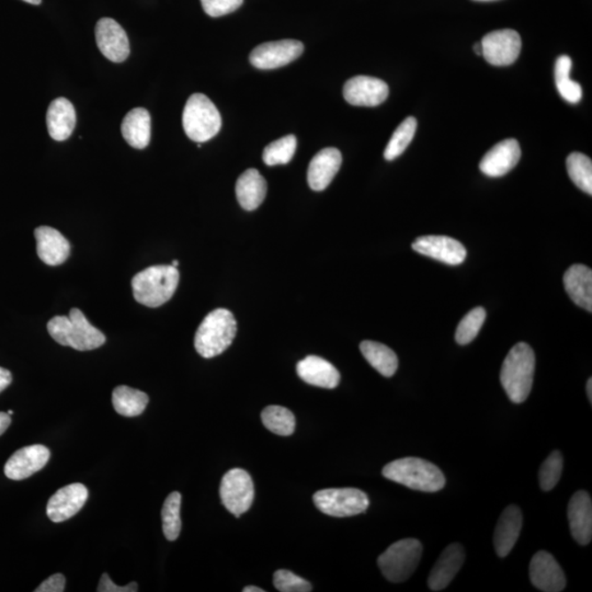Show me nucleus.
<instances>
[{
	"instance_id": "obj_16",
	"label": "nucleus",
	"mask_w": 592,
	"mask_h": 592,
	"mask_svg": "<svg viewBox=\"0 0 592 592\" xmlns=\"http://www.w3.org/2000/svg\"><path fill=\"white\" fill-rule=\"evenodd\" d=\"M51 453L48 448L35 444L13 453L4 465V475L9 479L22 480L36 473L48 464Z\"/></svg>"
},
{
	"instance_id": "obj_45",
	"label": "nucleus",
	"mask_w": 592,
	"mask_h": 592,
	"mask_svg": "<svg viewBox=\"0 0 592 592\" xmlns=\"http://www.w3.org/2000/svg\"><path fill=\"white\" fill-rule=\"evenodd\" d=\"M244 592H265V590L259 588V587L248 586L245 587L243 589Z\"/></svg>"
},
{
	"instance_id": "obj_30",
	"label": "nucleus",
	"mask_w": 592,
	"mask_h": 592,
	"mask_svg": "<svg viewBox=\"0 0 592 592\" xmlns=\"http://www.w3.org/2000/svg\"><path fill=\"white\" fill-rule=\"evenodd\" d=\"M148 401L146 393L126 386L115 387L113 393L114 410L126 417H136L144 413Z\"/></svg>"
},
{
	"instance_id": "obj_49",
	"label": "nucleus",
	"mask_w": 592,
	"mask_h": 592,
	"mask_svg": "<svg viewBox=\"0 0 592 592\" xmlns=\"http://www.w3.org/2000/svg\"><path fill=\"white\" fill-rule=\"evenodd\" d=\"M179 265V262L177 261H174L173 263H171V266L177 268Z\"/></svg>"
},
{
	"instance_id": "obj_22",
	"label": "nucleus",
	"mask_w": 592,
	"mask_h": 592,
	"mask_svg": "<svg viewBox=\"0 0 592 592\" xmlns=\"http://www.w3.org/2000/svg\"><path fill=\"white\" fill-rule=\"evenodd\" d=\"M36 253L46 265L59 266L67 261L71 245L58 230L50 226H40L35 230Z\"/></svg>"
},
{
	"instance_id": "obj_4",
	"label": "nucleus",
	"mask_w": 592,
	"mask_h": 592,
	"mask_svg": "<svg viewBox=\"0 0 592 592\" xmlns=\"http://www.w3.org/2000/svg\"><path fill=\"white\" fill-rule=\"evenodd\" d=\"M179 271L173 266H152L132 279L136 302L147 308H160L173 298L179 284Z\"/></svg>"
},
{
	"instance_id": "obj_11",
	"label": "nucleus",
	"mask_w": 592,
	"mask_h": 592,
	"mask_svg": "<svg viewBox=\"0 0 592 592\" xmlns=\"http://www.w3.org/2000/svg\"><path fill=\"white\" fill-rule=\"evenodd\" d=\"M304 45L296 40H281L258 45L253 50L249 61L258 69H276L285 66L302 55Z\"/></svg>"
},
{
	"instance_id": "obj_42",
	"label": "nucleus",
	"mask_w": 592,
	"mask_h": 592,
	"mask_svg": "<svg viewBox=\"0 0 592 592\" xmlns=\"http://www.w3.org/2000/svg\"><path fill=\"white\" fill-rule=\"evenodd\" d=\"M66 586V578L62 573H55L41 584L35 592H63Z\"/></svg>"
},
{
	"instance_id": "obj_9",
	"label": "nucleus",
	"mask_w": 592,
	"mask_h": 592,
	"mask_svg": "<svg viewBox=\"0 0 592 592\" xmlns=\"http://www.w3.org/2000/svg\"><path fill=\"white\" fill-rule=\"evenodd\" d=\"M220 496L230 513L240 517L251 509L254 498V487L251 475L242 469H233L222 479Z\"/></svg>"
},
{
	"instance_id": "obj_35",
	"label": "nucleus",
	"mask_w": 592,
	"mask_h": 592,
	"mask_svg": "<svg viewBox=\"0 0 592 592\" xmlns=\"http://www.w3.org/2000/svg\"><path fill=\"white\" fill-rule=\"evenodd\" d=\"M180 508H182V494L174 492L169 495L161 509V521H163V531L166 539L175 541L182 531V518H180Z\"/></svg>"
},
{
	"instance_id": "obj_41",
	"label": "nucleus",
	"mask_w": 592,
	"mask_h": 592,
	"mask_svg": "<svg viewBox=\"0 0 592 592\" xmlns=\"http://www.w3.org/2000/svg\"><path fill=\"white\" fill-rule=\"evenodd\" d=\"M137 584L136 581L129 582L127 586H117L114 584L108 573H104L100 578V582L97 591L98 592H136L137 591Z\"/></svg>"
},
{
	"instance_id": "obj_21",
	"label": "nucleus",
	"mask_w": 592,
	"mask_h": 592,
	"mask_svg": "<svg viewBox=\"0 0 592 592\" xmlns=\"http://www.w3.org/2000/svg\"><path fill=\"white\" fill-rule=\"evenodd\" d=\"M342 163L341 152L334 147L318 152L309 164L308 182L314 191H323L330 186Z\"/></svg>"
},
{
	"instance_id": "obj_24",
	"label": "nucleus",
	"mask_w": 592,
	"mask_h": 592,
	"mask_svg": "<svg viewBox=\"0 0 592 592\" xmlns=\"http://www.w3.org/2000/svg\"><path fill=\"white\" fill-rule=\"evenodd\" d=\"M296 372L304 382L323 388H335L340 382V373L334 365L317 355H308L296 365Z\"/></svg>"
},
{
	"instance_id": "obj_2",
	"label": "nucleus",
	"mask_w": 592,
	"mask_h": 592,
	"mask_svg": "<svg viewBox=\"0 0 592 592\" xmlns=\"http://www.w3.org/2000/svg\"><path fill=\"white\" fill-rule=\"evenodd\" d=\"M48 331L58 344L78 351L95 350L105 342L104 332L92 326L78 308H72L68 316L51 319Z\"/></svg>"
},
{
	"instance_id": "obj_14",
	"label": "nucleus",
	"mask_w": 592,
	"mask_h": 592,
	"mask_svg": "<svg viewBox=\"0 0 592 592\" xmlns=\"http://www.w3.org/2000/svg\"><path fill=\"white\" fill-rule=\"evenodd\" d=\"M530 578L532 585L541 591L559 592L565 589L566 576L552 555L540 550L531 559Z\"/></svg>"
},
{
	"instance_id": "obj_33",
	"label": "nucleus",
	"mask_w": 592,
	"mask_h": 592,
	"mask_svg": "<svg viewBox=\"0 0 592 592\" xmlns=\"http://www.w3.org/2000/svg\"><path fill=\"white\" fill-rule=\"evenodd\" d=\"M568 175L580 191L592 194V161L581 152H572L567 157Z\"/></svg>"
},
{
	"instance_id": "obj_25",
	"label": "nucleus",
	"mask_w": 592,
	"mask_h": 592,
	"mask_svg": "<svg viewBox=\"0 0 592 592\" xmlns=\"http://www.w3.org/2000/svg\"><path fill=\"white\" fill-rule=\"evenodd\" d=\"M46 124L53 140H67L76 127V111L71 101L66 98L53 100L46 113Z\"/></svg>"
},
{
	"instance_id": "obj_47",
	"label": "nucleus",
	"mask_w": 592,
	"mask_h": 592,
	"mask_svg": "<svg viewBox=\"0 0 592 592\" xmlns=\"http://www.w3.org/2000/svg\"><path fill=\"white\" fill-rule=\"evenodd\" d=\"M474 51H475L476 54H478V55H482L483 54V49H482V45H480V43H478V44H475Z\"/></svg>"
},
{
	"instance_id": "obj_39",
	"label": "nucleus",
	"mask_w": 592,
	"mask_h": 592,
	"mask_svg": "<svg viewBox=\"0 0 592 592\" xmlns=\"http://www.w3.org/2000/svg\"><path fill=\"white\" fill-rule=\"evenodd\" d=\"M274 585L276 589L281 592H309L313 590L312 585L308 580L286 570L275 573Z\"/></svg>"
},
{
	"instance_id": "obj_28",
	"label": "nucleus",
	"mask_w": 592,
	"mask_h": 592,
	"mask_svg": "<svg viewBox=\"0 0 592 592\" xmlns=\"http://www.w3.org/2000/svg\"><path fill=\"white\" fill-rule=\"evenodd\" d=\"M121 132L124 140L137 150H143L150 144L152 134L151 114L144 108H136L124 117Z\"/></svg>"
},
{
	"instance_id": "obj_8",
	"label": "nucleus",
	"mask_w": 592,
	"mask_h": 592,
	"mask_svg": "<svg viewBox=\"0 0 592 592\" xmlns=\"http://www.w3.org/2000/svg\"><path fill=\"white\" fill-rule=\"evenodd\" d=\"M313 501L319 511L335 518L357 516L370 506L368 495L357 488L318 490Z\"/></svg>"
},
{
	"instance_id": "obj_29",
	"label": "nucleus",
	"mask_w": 592,
	"mask_h": 592,
	"mask_svg": "<svg viewBox=\"0 0 592 592\" xmlns=\"http://www.w3.org/2000/svg\"><path fill=\"white\" fill-rule=\"evenodd\" d=\"M360 350L365 360L383 377L394 376L399 368V359L394 351L387 346L377 341L365 340L361 342Z\"/></svg>"
},
{
	"instance_id": "obj_19",
	"label": "nucleus",
	"mask_w": 592,
	"mask_h": 592,
	"mask_svg": "<svg viewBox=\"0 0 592 592\" xmlns=\"http://www.w3.org/2000/svg\"><path fill=\"white\" fill-rule=\"evenodd\" d=\"M465 561L463 547L459 543H453L444 549L440 557L430 573L428 578L429 588L432 591H440L447 588L455 580Z\"/></svg>"
},
{
	"instance_id": "obj_31",
	"label": "nucleus",
	"mask_w": 592,
	"mask_h": 592,
	"mask_svg": "<svg viewBox=\"0 0 592 592\" xmlns=\"http://www.w3.org/2000/svg\"><path fill=\"white\" fill-rule=\"evenodd\" d=\"M573 62L567 55H562L555 63V82L559 95L571 104H578L581 100L582 90L578 82L572 81Z\"/></svg>"
},
{
	"instance_id": "obj_12",
	"label": "nucleus",
	"mask_w": 592,
	"mask_h": 592,
	"mask_svg": "<svg viewBox=\"0 0 592 592\" xmlns=\"http://www.w3.org/2000/svg\"><path fill=\"white\" fill-rule=\"evenodd\" d=\"M411 247L416 253L450 266L463 263L467 254L465 247L459 240L448 236H422L415 240Z\"/></svg>"
},
{
	"instance_id": "obj_44",
	"label": "nucleus",
	"mask_w": 592,
	"mask_h": 592,
	"mask_svg": "<svg viewBox=\"0 0 592 592\" xmlns=\"http://www.w3.org/2000/svg\"><path fill=\"white\" fill-rule=\"evenodd\" d=\"M12 424L11 415L7 413H0V436L6 432L9 425Z\"/></svg>"
},
{
	"instance_id": "obj_23",
	"label": "nucleus",
	"mask_w": 592,
	"mask_h": 592,
	"mask_svg": "<svg viewBox=\"0 0 592 592\" xmlns=\"http://www.w3.org/2000/svg\"><path fill=\"white\" fill-rule=\"evenodd\" d=\"M524 524L519 507L509 506L499 518L494 534V545L499 557H506L515 547Z\"/></svg>"
},
{
	"instance_id": "obj_51",
	"label": "nucleus",
	"mask_w": 592,
	"mask_h": 592,
	"mask_svg": "<svg viewBox=\"0 0 592 592\" xmlns=\"http://www.w3.org/2000/svg\"><path fill=\"white\" fill-rule=\"evenodd\" d=\"M7 414L12 416L13 414V411L12 410H8Z\"/></svg>"
},
{
	"instance_id": "obj_34",
	"label": "nucleus",
	"mask_w": 592,
	"mask_h": 592,
	"mask_svg": "<svg viewBox=\"0 0 592 592\" xmlns=\"http://www.w3.org/2000/svg\"><path fill=\"white\" fill-rule=\"evenodd\" d=\"M417 129V120L409 117L400 124L396 131L393 133L390 142L384 151V159L388 161L394 160L406 151L415 136Z\"/></svg>"
},
{
	"instance_id": "obj_3",
	"label": "nucleus",
	"mask_w": 592,
	"mask_h": 592,
	"mask_svg": "<svg viewBox=\"0 0 592 592\" xmlns=\"http://www.w3.org/2000/svg\"><path fill=\"white\" fill-rule=\"evenodd\" d=\"M384 478L424 493H436L446 485V478L437 465L419 459L404 457L384 466Z\"/></svg>"
},
{
	"instance_id": "obj_15",
	"label": "nucleus",
	"mask_w": 592,
	"mask_h": 592,
	"mask_svg": "<svg viewBox=\"0 0 592 592\" xmlns=\"http://www.w3.org/2000/svg\"><path fill=\"white\" fill-rule=\"evenodd\" d=\"M88 495L87 487L81 483L67 485L50 498L46 515L55 524L71 519L85 506Z\"/></svg>"
},
{
	"instance_id": "obj_1",
	"label": "nucleus",
	"mask_w": 592,
	"mask_h": 592,
	"mask_svg": "<svg viewBox=\"0 0 592 592\" xmlns=\"http://www.w3.org/2000/svg\"><path fill=\"white\" fill-rule=\"evenodd\" d=\"M535 354L526 342H519L509 351L503 361L501 382L508 399L521 404L528 399L534 386Z\"/></svg>"
},
{
	"instance_id": "obj_26",
	"label": "nucleus",
	"mask_w": 592,
	"mask_h": 592,
	"mask_svg": "<svg viewBox=\"0 0 592 592\" xmlns=\"http://www.w3.org/2000/svg\"><path fill=\"white\" fill-rule=\"evenodd\" d=\"M564 285L573 302L592 312V271L582 265H573L564 276Z\"/></svg>"
},
{
	"instance_id": "obj_50",
	"label": "nucleus",
	"mask_w": 592,
	"mask_h": 592,
	"mask_svg": "<svg viewBox=\"0 0 592 592\" xmlns=\"http://www.w3.org/2000/svg\"><path fill=\"white\" fill-rule=\"evenodd\" d=\"M476 2H494V0H476Z\"/></svg>"
},
{
	"instance_id": "obj_5",
	"label": "nucleus",
	"mask_w": 592,
	"mask_h": 592,
	"mask_svg": "<svg viewBox=\"0 0 592 592\" xmlns=\"http://www.w3.org/2000/svg\"><path fill=\"white\" fill-rule=\"evenodd\" d=\"M238 323L229 309L217 308L207 314L194 337V347L201 357L211 359L224 353L232 345Z\"/></svg>"
},
{
	"instance_id": "obj_37",
	"label": "nucleus",
	"mask_w": 592,
	"mask_h": 592,
	"mask_svg": "<svg viewBox=\"0 0 592 592\" xmlns=\"http://www.w3.org/2000/svg\"><path fill=\"white\" fill-rule=\"evenodd\" d=\"M487 319V311L483 308H476L467 313L456 328V340L457 344L465 346L478 337L480 328Z\"/></svg>"
},
{
	"instance_id": "obj_10",
	"label": "nucleus",
	"mask_w": 592,
	"mask_h": 592,
	"mask_svg": "<svg viewBox=\"0 0 592 592\" xmlns=\"http://www.w3.org/2000/svg\"><path fill=\"white\" fill-rule=\"evenodd\" d=\"M483 58L494 66H509L515 63L521 52V36L512 29L490 32L480 41Z\"/></svg>"
},
{
	"instance_id": "obj_6",
	"label": "nucleus",
	"mask_w": 592,
	"mask_h": 592,
	"mask_svg": "<svg viewBox=\"0 0 592 592\" xmlns=\"http://www.w3.org/2000/svg\"><path fill=\"white\" fill-rule=\"evenodd\" d=\"M183 126L191 141L205 143L220 132L222 117L215 105L206 95L194 94L184 106Z\"/></svg>"
},
{
	"instance_id": "obj_46",
	"label": "nucleus",
	"mask_w": 592,
	"mask_h": 592,
	"mask_svg": "<svg viewBox=\"0 0 592 592\" xmlns=\"http://www.w3.org/2000/svg\"><path fill=\"white\" fill-rule=\"evenodd\" d=\"M587 395H588V399L591 401H592V380L589 378L588 382H587Z\"/></svg>"
},
{
	"instance_id": "obj_20",
	"label": "nucleus",
	"mask_w": 592,
	"mask_h": 592,
	"mask_svg": "<svg viewBox=\"0 0 592 592\" xmlns=\"http://www.w3.org/2000/svg\"><path fill=\"white\" fill-rule=\"evenodd\" d=\"M568 521L573 538L580 545H587L592 539V502L585 490L573 494L568 503Z\"/></svg>"
},
{
	"instance_id": "obj_18",
	"label": "nucleus",
	"mask_w": 592,
	"mask_h": 592,
	"mask_svg": "<svg viewBox=\"0 0 592 592\" xmlns=\"http://www.w3.org/2000/svg\"><path fill=\"white\" fill-rule=\"evenodd\" d=\"M521 157L519 143L515 138L498 143L483 157L479 169L488 177H502L516 167Z\"/></svg>"
},
{
	"instance_id": "obj_36",
	"label": "nucleus",
	"mask_w": 592,
	"mask_h": 592,
	"mask_svg": "<svg viewBox=\"0 0 592 592\" xmlns=\"http://www.w3.org/2000/svg\"><path fill=\"white\" fill-rule=\"evenodd\" d=\"M296 146H298V141L294 136L281 137L265 148L262 160L268 166L288 164L293 159Z\"/></svg>"
},
{
	"instance_id": "obj_38",
	"label": "nucleus",
	"mask_w": 592,
	"mask_h": 592,
	"mask_svg": "<svg viewBox=\"0 0 592 592\" xmlns=\"http://www.w3.org/2000/svg\"><path fill=\"white\" fill-rule=\"evenodd\" d=\"M564 457L561 452L550 453L547 460L541 465L539 480L541 489L549 492L557 487L563 473Z\"/></svg>"
},
{
	"instance_id": "obj_13",
	"label": "nucleus",
	"mask_w": 592,
	"mask_h": 592,
	"mask_svg": "<svg viewBox=\"0 0 592 592\" xmlns=\"http://www.w3.org/2000/svg\"><path fill=\"white\" fill-rule=\"evenodd\" d=\"M96 41L100 52L111 62L122 63L129 58V43L126 31L111 18H103L97 23Z\"/></svg>"
},
{
	"instance_id": "obj_48",
	"label": "nucleus",
	"mask_w": 592,
	"mask_h": 592,
	"mask_svg": "<svg viewBox=\"0 0 592 592\" xmlns=\"http://www.w3.org/2000/svg\"><path fill=\"white\" fill-rule=\"evenodd\" d=\"M23 2H26V3L31 4H35V6H36V4H41V3H43V0H23Z\"/></svg>"
},
{
	"instance_id": "obj_27",
	"label": "nucleus",
	"mask_w": 592,
	"mask_h": 592,
	"mask_svg": "<svg viewBox=\"0 0 592 592\" xmlns=\"http://www.w3.org/2000/svg\"><path fill=\"white\" fill-rule=\"evenodd\" d=\"M267 182L257 169H248L236 183V196L240 206L246 211L258 209L265 200Z\"/></svg>"
},
{
	"instance_id": "obj_43",
	"label": "nucleus",
	"mask_w": 592,
	"mask_h": 592,
	"mask_svg": "<svg viewBox=\"0 0 592 592\" xmlns=\"http://www.w3.org/2000/svg\"><path fill=\"white\" fill-rule=\"evenodd\" d=\"M12 382V374L7 369L0 367V393L6 390Z\"/></svg>"
},
{
	"instance_id": "obj_32",
	"label": "nucleus",
	"mask_w": 592,
	"mask_h": 592,
	"mask_svg": "<svg viewBox=\"0 0 592 592\" xmlns=\"http://www.w3.org/2000/svg\"><path fill=\"white\" fill-rule=\"evenodd\" d=\"M261 420L268 430L279 436L288 437L294 432L296 425L294 415L285 407L276 405L266 407L262 410Z\"/></svg>"
},
{
	"instance_id": "obj_7",
	"label": "nucleus",
	"mask_w": 592,
	"mask_h": 592,
	"mask_svg": "<svg viewBox=\"0 0 592 592\" xmlns=\"http://www.w3.org/2000/svg\"><path fill=\"white\" fill-rule=\"evenodd\" d=\"M423 557V544L416 539H404L392 544L378 558V565L387 580L402 582L413 575Z\"/></svg>"
},
{
	"instance_id": "obj_17",
	"label": "nucleus",
	"mask_w": 592,
	"mask_h": 592,
	"mask_svg": "<svg viewBox=\"0 0 592 592\" xmlns=\"http://www.w3.org/2000/svg\"><path fill=\"white\" fill-rule=\"evenodd\" d=\"M386 82L370 76H355L346 82L344 97L347 103L357 106H377L387 99Z\"/></svg>"
},
{
	"instance_id": "obj_40",
	"label": "nucleus",
	"mask_w": 592,
	"mask_h": 592,
	"mask_svg": "<svg viewBox=\"0 0 592 592\" xmlns=\"http://www.w3.org/2000/svg\"><path fill=\"white\" fill-rule=\"evenodd\" d=\"M244 0H201L206 15L213 18L229 15L242 6Z\"/></svg>"
}]
</instances>
